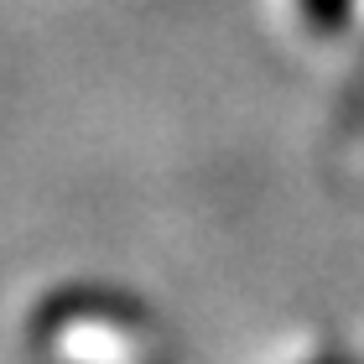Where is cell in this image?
Wrapping results in <instances>:
<instances>
[{"mask_svg": "<svg viewBox=\"0 0 364 364\" xmlns=\"http://www.w3.org/2000/svg\"><path fill=\"white\" fill-rule=\"evenodd\" d=\"M302 6H307V16H312L318 26H338L343 11H349V0H302Z\"/></svg>", "mask_w": 364, "mask_h": 364, "instance_id": "obj_1", "label": "cell"}]
</instances>
